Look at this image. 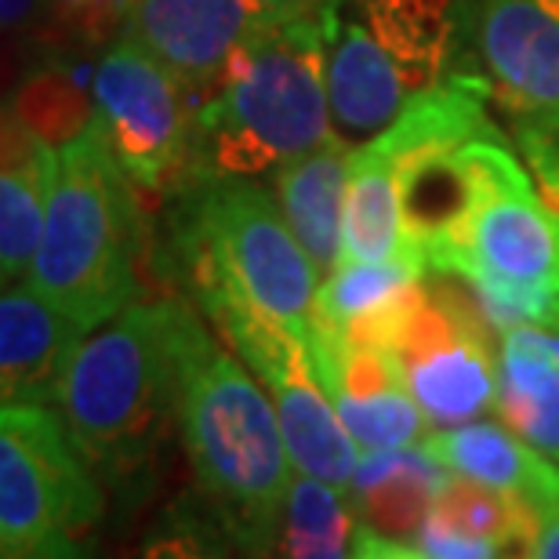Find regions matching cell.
I'll return each instance as SVG.
<instances>
[{"label": "cell", "instance_id": "1", "mask_svg": "<svg viewBox=\"0 0 559 559\" xmlns=\"http://www.w3.org/2000/svg\"><path fill=\"white\" fill-rule=\"evenodd\" d=\"M175 421L197 487L243 559H273L295 479L284 429L262 382L211 338L193 312L178 364Z\"/></svg>", "mask_w": 559, "mask_h": 559}, {"label": "cell", "instance_id": "2", "mask_svg": "<svg viewBox=\"0 0 559 559\" xmlns=\"http://www.w3.org/2000/svg\"><path fill=\"white\" fill-rule=\"evenodd\" d=\"M323 11L287 15L226 66L193 114L189 175L254 178L338 139L331 124Z\"/></svg>", "mask_w": 559, "mask_h": 559}, {"label": "cell", "instance_id": "3", "mask_svg": "<svg viewBox=\"0 0 559 559\" xmlns=\"http://www.w3.org/2000/svg\"><path fill=\"white\" fill-rule=\"evenodd\" d=\"M98 117L59 150V175L29 284L92 334L139 298V204Z\"/></svg>", "mask_w": 559, "mask_h": 559}, {"label": "cell", "instance_id": "4", "mask_svg": "<svg viewBox=\"0 0 559 559\" xmlns=\"http://www.w3.org/2000/svg\"><path fill=\"white\" fill-rule=\"evenodd\" d=\"M186 320L182 301H135L76 349L59 411L95 468H139L175 418Z\"/></svg>", "mask_w": 559, "mask_h": 559}, {"label": "cell", "instance_id": "5", "mask_svg": "<svg viewBox=\"0 0 559 559\" xmlns=\"http://www.w3.org/2000/svg\"><path fill=\"white\" fill-rule=\"evenodd\" d=\"M328 92L345 142H367L443 84L457 0H328Z\"/></svg>", "mask_w": 559, "mask_h": 559}, {"label": "cell", "instance_id": "6", "mask_svg": "<svg viewBox=\"0 0 559 559\" xmlns=\"http://www.w3.org/2000/svg\"><path fill=\"white\" fill-rule=\"evenodd\" d=\"M193 287H222L270 312L301 342L323 284L280 200L254 178H193L178 215Z\"/></svg>", "mask_w": 559, "mask_h": 559}, {"label": "cell", "instance_id": "7", "mask_svg": "<svg viewBox=\"0 0 559 559\" xmlns=\"http://www.w3.org/2000/svg\"><path fill=\"white\" fill-rule=\"evenodd\" d=\"M103 490L59 407L0 411V556L92 559Z\"/></svg>", "mask_w": 559, "mask_h": 559}, {"label": "cell", "instance_id": "8", "mask_svg": "<svg viewBox=\"0 0 559 559\" xmlns=\"http://www.w3.org/2000/svg\"><path fill=\"white\" fill-rule=\"evenodd\" d=\"M487 328L484 312L454 290L421 287L415 280L342 331L393 356L425 418L436 429H454L498 407V360Z\"/></svg>", "mask_w": 559, "mask_h": 559}, {"label": "cell", "instance_id": "9", "mask_svg": "<svg viewBox=\"0 0 559 559\" xmlns=\"http://www.w3.org/2000/svg\"><path fill=\"white\" fill-rule=\"evenodd\" d=\"M468 204L462 218L425 243L432 273L462 265L523 290L559 295V215L534 189L506 139L468 142L462 153Z\"/></svg>", "mask_w": 559, "mask_h": 559}, {"label": "cell", "instance_id": "10", "mask_svg": "<svg viewBox=\"0 0 559 559\" xmlns=\"http://www.w3.org/2000/svg\"><path fill=\"white\" fill-rule=\"evenodd\" d=\"M197 295L204 301L207 317L229 338L233 353L248 364V371L270 393L298 473L349 490L360 454H356V440L345 432L331 396L323 393L306 342L273 320L270 312L254 309L251 301L229 295V290L197 287Z\"/></svg>", "mask_w": 559, "mask_h": 559}, {"label": "cell", "instance_id": "11", "mask_svg": "<svg viewBox=\"0 0 559 559\" xmlns=\"http://www.w3.org/2000/svg\"><path fill=\"white\" fill-rule=\"evenodd\" d=\"M92 92L98 124L131 182L150 193L182 182L197 114L186 84L135 40L120 37L98 62Z\"/></svg>", "mask_w": 559, "mask_h": 559}, {"label": "cell", "instance_id": "12", "mask_svg": "<svg viewBox=\"0 0 559 559\" xmlns=\"http://www.w3.org/2000/svg\"><path fill=\"white\" fill-rule=\"evenodd\" d=\"M287 15L295 11H280L270 0H139L120 37L164 62L189 95L207 98L237 51Z\"/></svg>", "mask_w": 559, "mask_h": 559}, {"label": "cell", "instance_id": "13", "mask_svg": "<svg viewBox=\"0 0 559 559\" xmlns=\"http://www.w3.org/2000/svg\"><path fill=\"white\" fill-rule=\"evenodd\" d=\"M479 51L509 103L559 131V0H484Z\"/></svg>", "mask_w": 559, "mask_h": 559}, {"label": "cell", "instance_id": "14", "mask_svg": "<svg viewBox=\"0 0 559 559\" xmlns=\"http://www.w3.org/2000/svg\"><path fill=\"white\" fill-rule=\"evenodd\" d=\"M87 331L55 309L29 280L0 298V393L4 404L62 407L66 378Z\"/></svg>", "mask_w": 559, "mask_h": 559}, {"label": "cell", "instance_id": "15", "mask_svg": "<svg viewBox=\"0 0 559 559\" xmlns=\"http://www.w3.org/2000/svg\"><path fill=\"white\" fill-rule=\"evenodd\" d=\"M353 262H400L418 276L429 273L425 248L411 233L404 211V186L400 167L382 139L353 145L349 167V200H345V237L342 265Z\"/></svg>", "mask_w": 559, "mask_h": 559}, {"label": "cell", "instance_id": "16", "mask_svg": "<svg viewBox=\"0 0 559 559\" xmlns=\"http://www.w3.org/2000/svg\"><path fill=\"white\" fill-rule=\"evenodd\" d=\"M425 451L440 457L451 473L527 501L538 512L559 498V465L498 421H465L440 429L425 440Z\"/></svg>", "mask_w": 559, "mask_h": 559}, {"label": "cell", "instance_id": "17", "mask_svg": "<svg viewBox=\"0 0 559 559\" xmlns=\"http://www.w3.org/2000/svg\"><path fill=\"white\" fill-rule=\"evenodd\" d=\"M4 175H0V273L4 284L26 280L40 251L48 207L59 175V150L22 124L8 120Z\"/></svg>", "mask_w": 559, "mask_h": 559}, {"label": "cell", "instance_id": "18", "mask_svg": "<svg viewBox=\"0 0 559 559\" xmlns=\"http://www.w3.org/2000/svg\"><path fill=\"white\" fill-rule=\"evenodd\" d=\"M451 476V468L425 451V443L364 451L349 487V506L364 527L404 542L418 534Z\"/></svg>", "mask_w": 559, "mask_h": 559}, {"label": "cell", "instance_id": "19", "mask_svg": "<svg viewBox=\"0 0 559 559\" xmlns=\"http://www.w3.org/2000/svg\"><path fill=\"white\" fill-rule=\"evenodd\" d=\"M349 167L353 150L338 135L320 145L317 153L276 171V200L320 276H331L342 265Z\"/></svg>", "mask_w": 559, "mask_h": 559}, {"label": "cell", "instance_id": "20", "mask_svg": "<svg viewBox=\"0 0 559 559\" xmlns=\"http://www.w3.org/2000/svg\"><path fill=\"white\" fill-rule=\"evenodd\" d=\"M498 415L520 440L559 465V360L538 328L501 334Z\"/></svg>", "mask_w": 559, "mask_h": 559}, {"label": "cell", "instance_id": "21", "mask_svg": "<svg viewBox=\"0 0 559 559\" xmlns=\"http://www.w3.org/2000/svg\"><path fill=\"white\" fill-rule=\"evenodd\" d=\"M356 523L353 506L338 487L317 476L295 473L287 490L284 531L276 542V559H353Z\"/></svg>", "mask_w": 559, "mask_h": 559}, {"label": "cell", "instance_id": "22", "mask_svg": "<svg viewBox=\"0 0 559 559\" xmlns=\"http://www.w3.org/2000/svg\"><path fill=\"white\" fill-rule=\"evenodd\" d=\"M421 280L415 270L400 262H353L338 265L331 276H323V284L312 301V317L334 328H349L367 312H374L378 306H385L389 298H396L407 284Z\"/></svg>", "mask_w": 559, "mask_h": 559}, {"label": "cell", "instance_id": "23", "mask_svg": "<svg viewBox=\"0 0 559 559\" xmlns=\"http://www.w3.org/2000/svg\"><path fill=\"white\" fill-rule=\"evenodd\" d=\"M243 556L226 527L204 520L193 509H178L164 520V527L145 545L142 559H237Z\"/></svg>", "mask_w": 559, "mask_h": 559}, {"label": "cell", "instance_id": "24", "mask_svg": "<svg viewBox=\"0 0 559 559\" xmlns=\"http://www.w3.org/2000/svg\"><path fill=\"white\" fill-rule=\"evenodd\" d=\"M415 549L425 559H531V552H520V549H509L501 542H490V538H476V534H465L443 523L436 512L425 516V523L415 534Z\"/></svg>", "mask_w": 559, "mask_h": 559}, {"label": "cell", "instance_id": "25", "mask_svg": "<svg viewBox=\"0 0 559 559\" xmlns=\"http://www.w3.org/2000/svg\"><path fill=\"white\" fill-rule=\"evenodd\" d=\"M353 559H425L418 549L411 545L396 542V538H385L371 527H356V542H353Z\"/></svg>", "mask_w": 559, "mask_h": 559}, {"label": "cell", "instance_id": "26", "mask_svg": "<svg viewBox=\"0 0 559 559\" xmlns=\"http://www.w3.org/2000/svg\"><path fill=\"white\" fill-rule=\"evenodd\" d=\"M531 559H559V498L542 509L538 538L531 545Z\"/></svg>", "mask_w": 559, "mask_h": 559}, {"label": "cell", "instance_id": "27", "mask_svg": "<svg viewBox=\"0 0 559 559\" xmlns=\"http://www.w3.org/2000/svg\"><path fill=\"white\" fill-rule=\"evenodd\" d=\"M280 11H295V15H306V11H323L328 0H270Z\"/></svg>", "mask_w": 559, "mask_h": 559}, {"label": "cell", "instance_id": "28", "mask_svg": "<svg viewBox=\"0 0 559 559\" xmlns=\"http://www.w3.org/2000/svg\"><path fill=\"white\" fill-rule=\"evenodd\" d=\"M545 338H549V349H552V356L559 360V331H545Z\"/></svg>", "mask_w": 559, "mask_h": 559}]
</instances>
